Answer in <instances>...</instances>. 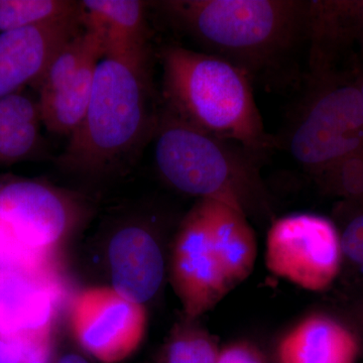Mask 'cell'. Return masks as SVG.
<instances>
[{
  "instance_id": "obj_1",
  "label": "cell",
  "mask_w": 363,
  "mask_h": 363,
  "mask_svg": "<svg viewBox=\"0 0 363 363\" xmlns=\"http://www.w3.org/2000/svg\"><path fill=\"white\" fill-rule=\"evenodd\" d=\"M154 4L205 52L238 67L252 81L276 75L298 49L308 51L311 0H162Z\"/></svg>"
},
{
  "instance_id": "obj_2",
  "label": "cell",
  "mask_w": 363,
  "mask_h": 363,
  "mask_svg": "<svg viewBox=\"0 0 363 363\" xmlns=\"http://www.w3.org/2000/svg\"><path fill=\"white\" fill-rule=\"evenodd\" d=\"M161 60L162 108L262 159L277 147L276 138L264 130L245 72L220 57L179 45L164 47Z\"/></svg>"
},
{
  "instance_id": "obj_3",
  "label": "cell",
  "mask_w": 363,
  "mask_h": 363,
  "mask_svg": "<svg viewBox=\"0 0 363 363\" xmlns=\"http://www.w3.org/2000/svg\"><path fill=\"white\" fill-rule=\"evenodd\" d=\"M149 70L98 62L87 111L57 160L63 168L105 173L138 157L159 119Z\"/></svg>"
},
{
  "instance_id": "obj_4",
  "label": "cell",
  "mask_w": 363,
  "mask_h": 363,
  "mask_svg": "<svg viewBox=\"0 0 363 363\" xmlns=\"http://www.w3.org/2000/svg\"><path fill=\"white\" fill-rule=\"evenodd\" d=\"M257 240L247 215L204 199L182 222L173 257V281L184 309L198 316L252 274Z\"/></svg>"
},
{
  "instance_id": "obj_5",
  "label": "cell",
  "mask_w": 363,
  "mask_h": 363,
  "mask_svg": "<svg viewBox=\"0 0 363 363\" xmlns=\"http://www.w3.org/2000/svg\"><path fill=\"white\" fill-rule=\"evenodd\" d=\"M155 162L169 185L186 194L227 203L247 214L259 200L262 157L160 111Z\"/></svg>"
},
{
  "instance_id": "obj_6",
  "label": "cell",
  "mask_w": 363,
  "mask_h": 363,
  "mask_svg": "<svg viewBox=\"0 0 363 363\" xmlns=\"http://www.w3.org/2000/svg\"><path fill=\"white\" fill-rule=\"evenodd\" d=\"M355 73L307 75V90L292 121L276 140L298 164L317 174L363 149V99Z\"/></svg>"
},
{
  "instance_id": "obj_7",
  "label": "cell",
  "mask_w": 363,
  "mask_h": 363,
  "mask_svg": "<svg viewBox=\"0 0 363 363\" xmlns=\"http://www.w3.org/2000/svg\"><path fill=\"white\" fill-rule=\"evenodd\" d=\"M267 269L306 290L320 292L342 267L337 226L315 214H292L272 223L267 238Z\"/></svg>"
},
{
  "instance_id": "obj_8",
  "label": "cell",
  "mask_w": 363,
  "mask_h": 363,
  "mask_svg": "<svg viewBox=\"0 0 363 363\" xmlns=\"http://www.w3.org/2000/svg\"><path fill=\"white\" fill-rule=\"evenodd\" d=\"M74 332L93 357L116 363L130 357L145 334L142 305L125 300L109 289L83 293L73 309Z\"/></svg>"
},
{
  "instance_id": "obj_9",
  "label": "cell",
  "mask_w": 363,
  "mask_h": 363,
  "mask_svg": "<svg viewBox=\"0 0 363 363\" xmlns=\"http://www.w3.org/2000/svg\"><path fill=\"white\" fill-rule=\"evenodd\" d=\"M72 218L68 200L40 182L13 179L0 184V228L23 247L35 252L52 247Z\"/></svg>"
},
{
  "instance_id": "obj_10",
  "label": "cell",
  "mask_w": 363,
  "mask_h": 363,
  "mask_svg": "<svg viewBox=\"0 0 363 363\" xmlns=\"http://www.w3.org/2000/svg\"><path fill=\"white\" fill-rule=\"evenodd\" d=\"M84 28L80 13L33 28L0 33V100L37 86L57 52Z\"/></svg>"
},
{
  "instance_id": "obj_11",
  "label": "cell",
  "mask_w": 363,
  "mask_h": 363,
  "mask_svg": "<svg viewBox=\"0 0 363 363\" xmlns=\"http://www.w3.org/2000/svg\"><path fill=\"white\" fill-rule=\"evenodd\" d=\"M112 290L135 304L156 295L164 279V259L154 236L130 224L118 229L109 242Z\"/></svg>"
},
{
  "instance_id": "obj_12",
  "label": "cell",
  "mask_w": 363,
  "mask_h": 363,
  "mask_svg": "<svg viewBox=\"0 0 363 363\" xmlns=\"http://www.w3.org/2000/svg\"><path fill=\"white\" fill-rule=\"evenodd\" d=\"M86 26L99 35L104 57L149 70L145 7L138 0H84L81 1Z\"/></svg>"
},
{
  "instance_id": "obj_13",
  "label": "cell",
  "mask_w": 363,
  "mask_h": 363,
  "mask_svg": "<svg viewBox=\"0 0 363 363\" xmlns=\"http://www.w3.org/2000/svg\"><path fill=\"white\" fill-rule=\"evenodd\" d=\"M52 314L47 288L26 272L0 271V336L43 346Z\"/></svg>"
},
{
  "instance_id": "obj_14",
  "label": "cell",
  "mask_w": 363,
  "mask_h": 363,
  "mask_svg": "<svg viewBox=\"0 0 363 363\" xmlns=\"http://www.w3.org/2000/svg\"><path fill=\"white\" fill-rule=\"evenodd\" d=\"M357 333L334 318L313 315L279 343V363H354L359 353Z\"/></svg>"
},
{
  "instance_id": "obj_15",
  "label": "cell",
  "mask_w": 363,
  "mask_h": 363,
  "mask_svg": "<svg viewBox=\"0 0 363 363\" xmlns=\"http://www.w3.org/2000/svg\"><path fill=\"white\" fill-rule=\"evenodd\" d=\"M42 124L38 99L23 91L0 100V167L40 156Z\"/></svg>"
},
{
  "instance_id": "obj_16",
  "label": "cell",
  "mask_w": 363,
  "mask_h": 363,
  "mask_svg": "<svg viewBox=\"0 0 363 363\" xmlns=\"http://www.w3.org/2000/svg\"><path fill=\"white\" fill-rule=\"evenodd\" d=\"M99 61L91 62L58 89L38 98L43 125L48 130L69 138L77 130L89 104Z\"/></svg>"
},
{
  "instance_id": "obj_17",
  "label": "cell",
  "mask_w": 363,
  "mask_h": 363,
  "mask_svg": "<svg viewBox=\"0 0 363 363\" xmlns=\"http://www.w3.org/2000/svg\"><path fill=\"white\" fill-rule=\"evenodd\" d=\"M104 57V45L99 35L84 23L83 30L57 52L35 86L39 96L58 89L91 62L99 61Z\"/></svg>"
},
{
  "instance_id": "obj_18",
  "label": "cell",
  "mask_w": 363,
  "mask_h": 363,
  "mask_svg": "<svg viewBox=\"0 0 363 363\" xmlns=\"http://www.w3.org/2000/svg\"><path fill=\"white\" fill-rule=\"evenodd\" d=\"M81 11V1L71 0H0V33L47 25Z\"/></svg>"
},
{
  "instance_id": "obj_19",
  "label": "cell",
  "mask_w": 363,
  "mask_h": 363,
  "mask_svg": "<svg viewBox=\"0 0 363 363\" xmlns=\"http://www.w3.org/2000/svg\"><path fill=\"white\" fill-rule=\"evenodd\" d=\"M326 192L363 207V149L350 152L315 174Z\"/></svg>"
},
{
  "instance_id": "obj_20",
  "label": "cell",
  "mask_w": 363,
  "mask_h": 363,
  "mask_svg": "<svg viewBox=\"0 0 363 363\" xmlns=\"http://www.w3.org/2000/svg\"><path fill=\"white\" fill-rule=\"evenodd\" d=\"M336 213L341 222L337 228L342 259L363 272V207L341 202Z\"/></svg>"
},
{
  "instance_id": "obj_21",
  "label": "cell",
  "mask_w": 363,
  "mask_h": 363,
  "mask_svg": "<svg viewBox=\"0 0 363 363\" xmlns=\"http://www.w3.org/2000/svg\"><path fill=\"white\" fill-rule=\"evenodd\" d=\"M218 354V348L211 339L191 332L171 341L164 363H216Z\"/></svg>"
},
{
  "instance_id": "obj_22",
  "label": "cell",
  "mask_w": 363,
  "mask_h": 363,
  "mask_svg": "<svg viewBox=\"0 0 363 363\" xmlns=\"http://www.w3.org/2000/svg\"><path fill=\"white\" fill-rule=\"evenodd\" d=\"M32 359L38 357L30 344L20 339L0 336V363H26Z\"/></svg>"
},
{
  "instance_id": "obj_23",
  "label": "cell",
  "mask_w": 363,
  "mask_h": 363,
  "mask_svg": "<svg viewBox=\"0 0 363 363\" xmlns=\"http://www.w3.org/2000/svg\"><path fill=\"white\" fill-rule=\"evenodd\" d=\"M216 363H264L257 348L247 343H234L219 351Z\"/></svg>"
},
{
  "instance_id": "obj_24",
  "label": "cell",
  "mask_w": 363,
  "mask_h": 363,
  "mask_svg": "<svg viewBox=\"0 0 363 363\" xmlns=\"http://www.w3.org/2000/svg\"><path fill=\"white\" fill-rule=\"evenodd\" d=\"M350 13L358 49V68H363V0H350Z\"/></svg>"
},
{
  "instance_id": "obj_25",
  "label": "cell",
  "mask_w": 363,
  "mask_h": 363,
  "mask_svg": "<svg viewBox=\"0 0 363 363\" xmlns=\"http://www.w3.org/2000/svg\"><path fill=\"white\" fill-rule=\"evenodd\" d=\"M58 363H89L84 357L75 353H69L60 358Z\"/></svg>"
},
{
  "instance_id": "obj_26",
  "label": "cell",
  "mask_w": 363,
  "mask_h": 363,
  "mask_svg": "<svg viewBox=\"0 0 363 363\" xmlns=\"http://www.w3.org/2000/svg\"><path fill=\"white\" fill-rule=\"evenodd\" d=\"M355 79H357V83L358 88H359L360 93L363 99V68L357 69V74H355Z\"/></svg>"
},
{
  "instance_id": "obj_27",
  "label": "cell",
  "mask_w": 363,
  "mask_h": 363,
  "mask_svg": "<svg viewBox=\"0 0 363 363\" xmlns=\"http://www.w3.org/2000/svg\"><path fill=\"white\" fill-rule=\"evenodd\" d=\"M26 363H47L45 359H32Z\"/></svg>"
},
{
  "instance_id": "obj_28",
  "label": "cell",
  "mask_w": 363,
  "mask_h": 363,
  "mask_svg": "<svg viewBox=\"0 0 363 363\" xmlns=\"http://www.w3.org/2000/svg\"><path fill=\"white\" fill-rule=\"evenodd\" d=\"M362 320H363V311H362Z\"/></svg>"
}]
</instances>
